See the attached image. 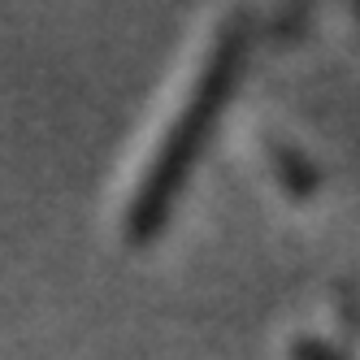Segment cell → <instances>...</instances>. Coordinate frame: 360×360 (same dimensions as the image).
<instances>
[{"instance_id": "cell-1", "label": "cell", "mask_w": 360, "mask_h": 360, "mask_svg": "<svg viewBox=\"0 0 360 360\" xmlns=\"http://www.w3.org/2000/svg\"><path fill=\"white\" fill-rule=\"evenodd\" d=\"M230 53H235V31H226V27H204L178 53L174 74L161 83L152 109L139 122V135H135L131 152L117 165L109 213H113V226L122 235H139L161 213L165 191L178 178V165H183L187 148H191L195 126L209 113L213 96L226 79Z\"/></svg>"}]
</instances>
